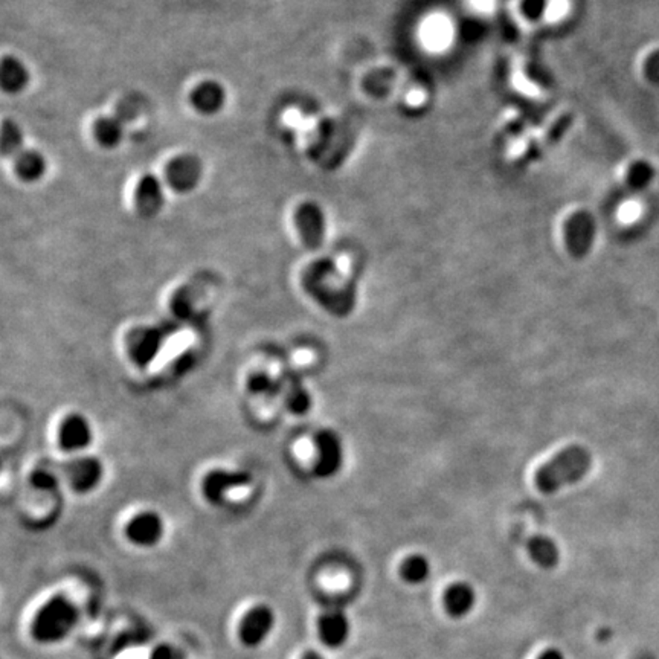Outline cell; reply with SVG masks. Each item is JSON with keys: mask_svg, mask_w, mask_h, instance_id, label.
Here are the masks:
<instances>
[{"mask_svg": "<svg viewBox=\"0 0 659 659\" xmlns=\"http://www.w3.org/2000/svg\"><path fill=\"white\" fill-rule=\"evenodd\" d=\"M310 396L307 394V391L301 388V386H295L291 388V399H289V407L291 411L295 412H306L310 407Z\"/></svg>", "mask_w": 659, "mask_h": 659, "instance_id": "7402d4cb", "label": "cell"}, {"mask_svg": "<svg viewBox=\"0 0 659 659\" xmlns=\"http://www.w3.org/2000/svg\"><path fill=\"white\" fill-rule=\"evenodd\" d=\"M316 447H318V461L316 473L321 478L333 477L344 462V449L341 438L333 430H321L316 435Z\"/></svg>", "mask_w": 659, "mask_h": 659, "instance_id": "52a82bcc", "label": "cell"}, {"mask_svg": "<svg viewBox=\"0 0 659 659\" xmlns=\"http://www.w3.org/2000/svg\"><path fill=\"white\" fill-rule=\"evenodd\" d=\"M475 603H477V593L469 583H452L451 586L446 589L443 604H445L446 612L454 618L469 616L475 608Z\"/></svg>", "mask_w": 659, "mask_h": 659, "instance_id": "7c38bea8", "label": "cell"}, {"mask_svg": "<svg viewBox=\"0 0 659 659\" xmlns=\"http://www.w3.org/2000/svg\"><path fill=\"white\" fill-rule=\"evenodd\" d=\"M164 534V523L158 515L154 513H143L139 516L133 517L128 527L127 536L133 544L139 547H153L158 544Z\"/></svg>", "mask_w": 659, "mask_h": 659, "instance_id": "8fae6325", "label": "cell"}, {"mask_svg": "<svg viewBox=\"0 0 659 659\" xmlns=\"http://www.w3.org/2000/svg\"><path fill=\"white\" fill-rule=\"evenodd\" d=\"M247 475H236V473L213 472L206 477L204 483L205 496L213 500L219 502L220 498L223 496L228 487H236L238 484L246 483Z\"/></svg>", "mask_w": 659, "mask_h": 659, "instance_id": "d6986e66", "label": "cell"}, {"mask_svg": "<svg viewBox=\"0 0 659 659\" xmlns=\"http://www.w3.org/2000/svg\"><path fill=\"white\" fill-rule=\"evenodd\" d=\"M528 553L536 565L544 570H553L559 565L561 561V551L553 539L548 536H533L528 540Z\"/></svg>", "mask_w": 659, "mask_h": 659, "instance_id": "2e32d148", "label": "cell"}, {"mask_svg": "<svg viewBox=\"0 0 659 659\" xmlns=\"http://www.w3.org/2000/svg\"><path fill=\"white\" fill-rule=\"evenodd\" d=\"M538 659H565V656H563V654H562V652H559V650H555V648H549V650H547V652H544V654L540 655Z\"/></svg>", "mask_w": 659, "mask_h": 659, "instance_id": "cb8c5ba5", "label": "cell"}, {"mask_svg": "<svg viewBox=\"0 0 659 659\" xmlns=\"http://www.w3.org/2000/svg\"><path fill=\"white\" fill-rule=\"evenodd\" d=\"M165 204L164 185L159 177L143 174L135 188V206L143 217L158 214Z\"/></svg>", "mask_w": 659, "mask_h": 659, "instance_id": "ba28073f", "label": "cell"}, {"mask_svg": "<svg viewBox=\"0 0 659 659\" xmlns=\"http://www.w3.org/2000/svg\"><path fill=\"white\" fill-rule=\"evenodd\" d=\"M165 182L177 192H190L198 188L204 176V164L194 154H179L165 167Z\"/></svg>", "mask_w": 659, "mask_h": 659, "instance_id": "3957f363", "label": "cell"}, {"mask_svg": "<svg viewBox=\"0 0 659 659\" xmlns=\"http://www.w3.org/2000/svg\"><path fill=\"white\" fill-rule=\"evenodd\" d=\"M63 470L66 473L67 481L71 483L72 487L80 492L92 489L101 478V466L92 458H81L67 462Z\"/></svg>", "mask_w": 659, "mask_h": 659, "instance_id": "4fadbf2b", "label": "cell"}, {"mask_svg": "<svg viewBox=\"0 0 659 659\" xmlns=\"http://www.w3.org/2000/svg\"><path fill=\"white\" fill-rule=\"evenodd\" d=\"M190 103L202 115H215L225 105V88L214 80L198 82V86L192 89Z\"/></svg>", "mask_w": 659, "mask_h": 659, "instance_id": "30bf717a", "label": "cell"}, {"mask_svg": "<svg viewBox=\"0 0 659 659\" xmlns=\"http://www.w3.org/2000/svg\"><path fill=\"white\" fill-rule=\"evenodd\" d=\"M275 614L272 608L267 604L253 606L252 609L247 610L246 616H243L240 627H238V637L246 647L255 648L270 637L275 627Z\"/></svg>", "mask_w": 659, "mask_h": 659, "instance_id": "277c9868", "label": "cell"}, {"mask_svg": "<svg viewBox=\"0 0 659 659\" xmlns=\"http://www.w3.org/2000/svg\"><path fill=\"white\" fill-rule=\"evenodd\" d=\"M92 441V430L88 422L80 415L67 417L60 428V445L66 451H80Z\"/></svg>", "mask_w": 659, "mask_h": 659, "instance_id": "5bb4252c", "label": "cell"}, {"mask_svg": "<svg viewBox=\"0 0 659 659\" xmlns=\"http://www.w3.org/2000/svg\"><path fill=\"white\" fill-rule=\"evenodd\" d=\"M400 576L405 582L411 583V585L426 582L430 576V563L424 555H409L401 563Z\"/></svg>", "mask_w": 659, "mask_h": 659, "instance_id": "ffe728a7", "label": "cell"}, {"mask_svg": "<svg viewBox=\"0 0 659 659\" xmlns=\"http://www.w3.org/2000/svg\"><path fill=\"white\" fill-rule=\"evenodd\" d=\"M297 226L302 243L316 251L322 246L325 238V214L322 208L314 202H304L295 211Z\"/></svg>", "mask_w": 659, "mask_h": 659, "instance_id": "5b68a950", "label": "cell"}, {"mask_svg": "<svg viewBox=\"0 0 659 659\" xmlns=\"http://www.w3.org/2000/svg\"><path fill=\"white\" fill-rule=\"evenodd\" d=\"M593 464L588 449L583 446H568L555 454L544 466L539 467L534 484L545 494L557 493L565 485H571L586 477Z\"/></svg>", "mask_w": 659, "mask_h": 659, "instance_id": "6da1fadb", "label": "cell"}, {"mask_svg": "<svg viewBox=\"0 0 659 659\" xmlns=\"http://www.w3.org/2000/svg\"><path fill=\"white\" fill-rule=\"evenodd\" d=\"M593 221L588 214H572L565 225V244L572 259H583L593 242Z\"/></svg>", "mask_w": 659, "mask_h": 659, "instance_id": "8992f818", "label": "cell"}, {"mask_svg": "<svg viewBox=\"0 0 659 659\" xmlns=\"http://www.w3.org/2000/svg\"><path fill=\"white\" fill-rule=\"evenodd\" d=\"M635 659H655V658L654 656H652V655L644 654V655H640V656H637V658Z\"/></svg>", "mask_w": 659, "mask_h": 659, "instance_id": "484cf974", "label": "cell"}, {"mask_svg": "<svg viewBox=\"0 0 659 659\" xmlns=\"http://www.w3.org/2000/svg\"><path fill=\"white\" fill-rule=\"evenodd\" d=\"M301 659H324V656L322 655L318 654V652H314V650H308V652H306V654L302 655Z\"/></svg>", "mask_w": 659, "mask_h": 659, "instance_id": "d4e9b609", "label": "cell"}, {"mask_svg": "<svg viewBox=\"0 0 659 659\" xmlns=\"http://www.w3.org/2000/svg\"><path fill=\"white\" fill-rule=\"evenodd\" d=\"M92 130L95 141L105 149H115L124 139V121L120 116H101Z\"/></svg>", "mask_w": 659, "mask_h": 659, "instance_id": "ac0fdd59", "label": "cell"}, {"mask_svg": "<svg viewBox=\"0 0 659 659\" xmlns=\"http://www.w3.org/2000/svg\"><path fill=\"white\" fill-rule=\"evenodd\" d=\"M318 635L327 647H341L350 637V621L342 610H327L319 616Z\"/></svg>", "mask_w": 659, "mask_h": 659, "instance_id": "9c48e42d", "label": "cell"}, {"mask_svg": "<svg viewBox=\"0 0 659 659\" xmlns=\"http://www.w3.org/2000/svg\"><path fill=\"white\" fill-rule=\"evenodd\" d=\"M22 128L14 121H4L0 130V150L4 158H16L17 154L23 151Z\"/></svg>", "mask_w": 659, "mask_h": 659, "instance_id": "44dd1931", "label": "cell"}, {"mask_svg": "<svg viewBox=\"0 0 659 659\" xmlns=\"http://www.w3.org/2000/svg\"><path fill=\"white\" fill-rule=\"evenodd\" d=\"M78 621L77 604L65 595H54L34 616L31 635L40 644L61 643L77 627Z\"/></svg>", "mask_w": 659, "mask_h": 659, "instance_id": "7a4b0ae2", "label": "cell"}, {"mask_svg": "<svg viewBox=\"0 0 659 659\" xmlns=\"http://www.w3.org/2000/svg\"><path fill=\"white\" fill-rule=\"evenodd\" d=\"M29 82V72L16 57H4L0 66V84L8 94H19Z\"/></svg>", "mask_w": 659, "mask_h": 659, "instance_id": "9a60e30c", "label": "cell"}, {"mask_svg": "<svg viewBox=\"0 0 659 659\" xmlns=\"http://www.w3.org/2000/svg\"><path fill=\"white\" fill-rule=\"evenodd\" d=\"M151 659H176V655L173 652V648L162 646V647L156 648Z\"/></svg>", "mask_w": 659, "mask_h": 659, "instance_id": "603a6c76", "label": "cell"}, {"mask_svg": "<svg viewBox=\"0 0 659 659\" xmlns=\"http://www.w3.org/2000/svg\"><path fill=\"white\" fill-rule=\"evenodd\" d=\"M48 168L43 154L37 150L25 149L14 158V171L23 182H37Z\"/></svg>", "mask_w": 659, "mask_h": 659, "instance_id": "e0dca14e", "label": "cell"}]
</instances>
